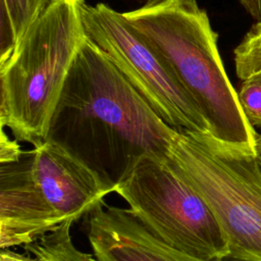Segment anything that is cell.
I'll use <instances>...</instances> for the list:
<instances>
[{
	"instance_id": "cell-1",
	"label": "cell",
	"mask_w": 261,
	"mask_h": 261,
	"mask_svg": "<svg viewBox=\"0 0 261 261\" xmlns=\"http://www.w3.org/2000/svg\"><path fill=\"white\" fill-rule=\"evenodd\" d=\"M174 134L87 39L65 81L46 140L86 165L114 193L142 158H167Z\"/></svg>"
},
{
	"instance_id": "cell-2",
	"label": "cell",
	"mask_w": 261,
	"mask_h": 261,
	"mask_svg": "<svg viewBox=\"0 0 261 261\" xmlns=\"http://www.w3.org/2000/svg\"><path fill=\"white\" fill-rule=\"evenodd\" d=\"M136 32L169 64L218 141L257 154L258 133L245 116L225 71L218 35L197 0H148L123 12Z\"/></svg>"
},
{
	"instance_id": "cell-3",
	"label": "cell",
	"mask_w": 261,
	"mask_h": 261,
	"mask_svg": "<svg viewBox=\"0 0 261 261\" xmlns=\"http://www.w3.org/2000/svg\"><path fill=\"white\" fill-rule=\"evenodd\" d=\"M86 0H57L0 58V125L37 147L50 122L77 53L87 40Z\"/></svg>"
},
{
	"instance_id": "cell-4",
	"label": "cell",
	"mask_w": 261,
	"mask_h": 261,
	"mask_svg": "<svg viewBox=\"0 0 261 261\" xmlns=\"http://www.w3.org/2000/svg\"><path fill=\"white\" fill-rule=\"evenodd\" d=\"M112 192L50 141L0 167V248L28 245L104 205Z\"/></svg>"
},
{
	"instance_id": "cell-5",
	"label": "cell",
	"mask_w": 261,
	"mask_h": 261,
	"mask_svg": "<svg viewBox=\"0 0 261 261\" xmlns=\"http://www.w3.org/2000/svg\"><path fill=\"white\" fill-rule=\"evenodd\" d=\"M171 168L208 204L228 243L227 258L261 261V166L257 154L210 133L175 129Z\"/></svg>"
},
{
	"instance_id": "cell-6",
	"label": "cell",
	"mask_w": 261,
	"mask_h": 261,
	"mask_svg": "<svg viewBox=\"0 0 261 261\" xmlns=\"http://www.w3.org/2000/svg\"><path fill=\"white\" fill-rule=\"evenodd\" d=\"M114 193L167 246L207 260L228 257L226 237L212 210L171 168L168 157L142 158Z\"/></svg>"
},
{
	"instance_id": "cell-7",
	"label": "cell",
	"mask_w": 261,
	"mask_h": 261,
	"mask_svg": "<svg viewBox=\"0 0 261 261\" xmlns=\"http://www.w3.org/2000/svg\"><path fill=\"white\" fill-rule=\"evenodd\" d=\"M86 37L119 70L154 111L174 129L209 133L197 103L169 64L106 3L83 8Z\"/></svg>"
},
{
	"instance_id": "cell-8",
	"label": "cell",
	"mask_w": 261,
	"mask_h": 261,
	"mask_svg": "<svg viewBox=\"0 0 261 261\" xmlns=\"http://www.w3.org/2000/svg\"><path fill=\"white\" fill-rule=\"evenodd\" d=\"M87 237L96 261H240L207 260L175 250L151 233L129 208L99 206L88 215Z\"/></svg>"
},
{
	"instance_id": "cell-9",
	"label": "cell",
	"mask_w": 261,
	"mask_h": 261,
	"mask_svg": "<svg viewBox=\"0 0 261 261\" xmlns=\"http://www.w3.org/2000/svg\"><path fill=\"white\" fill-rule=\"evenodd\" d=\"M72 224L73 222H66L24 245L28 255L1 249L0 261H96L94 254L75 247L70 234Z\"/></svg>"
},
{
	"instance_id": "cell-10",
	"label": "cell",
	"mask_w": 261,
	"mask_h": 261,
	"mask_svg": "<svg viewBox=\"0 0 261 261\" xmlns=\"http://www.w3.org/2000/svg\"><path fill=\"white\" fill-rule=\"evenodd\" d=\"M57 0H0V58L17 44L29 27Z\"/></svg>"
},
{
	"instance_id": "cell-11",
	"label": "cell",
	"mask_w": 261,
	"mask_h": 261,
	"mask_svg": "<svg viewBox=\"0 0 261 261\" xmlns=\"http://www.w3.org/2000/svg\"><path fill=\"white\" fill-rule=\"evenodd\" d=\"M237 76L244 81L261 73V20H257L233 50Z\"/></svg>"
},
{
	"instance_id": "cell-12",
	"label": "cell",
	"mask_w": 261,
	"mask_h": 261,
	"mask_svg": "<svg viewBox=\"0 0 261 261\" xmlns=\"http://www.w3.org/2000/svg\"><path fill=\"white\" fill-rule=\"evenodd\" d=\"M238 98L251 125L261 128V73L242 81Z\"/></svg>"
},
{
	"instance_id": "cell-13",
	"label": "cell",
	"mask_w": 261,
	"mask_h": 261,
	"mask_svg": "<svg viewBox=\"0 0 261 261\" xmlns=\"http://www.w3.org/2000/svg\"><path fill=\"white\" fill-rule=\"evenodd\" d=\"M18 141L10 140L5 134L3 128H1V140H0V162L1 164L11 163L19 159L22 154Z\"/></svg>"
},
{
	"instance_id": "cell-14",
	"label": "cell",
	"mask_w": 261,
	"mask_h": 261,
	"mask_svg": "<svg viewBox=\"0 0 261 261\" xmlns=\"http://www.w3.org/2000/svg\"><path fill=\"white\" fill-rule=\"evenodd\" d=\"M239 2L252 18L261 20V0H239Z\"/></svg>"
},
{
	"instance_id": "cell-15",
	"label": "cell",
	"mask_w": 261,
	"mask_h": 261,
	"mask_svg": "<svg viewBox=\"0 0 261 261\" xmlns=\"http://www.w3.org/2000/svg\"><path fill=\"white\" fill-rule=\"evenodd\" d=\"M257 158L261 166V137L259 136V134H258V145H257Z\"/></svg>"
},
{
	"instance_id": "cell-16",
	"label": "cell",
	"mask_w": 261,
	"mask_h": 261,
	"mask_svg": "<svg viewBox=\"0 0 261 261\" xmlns=\"http://www.w3.org/2000/svg\"><path fill=\"white\" fill-rule=\"evenodd\" d=\"M259 135H260V137H261V133H259Z\"/></svg>"
},
{
	"instance_id": "cell-17",
	"label": "cell",
	"mask_w": 261,
	"mask_h": 261,
	"mask_svg": "<svg viewBox=\"0 0 261 261\" xmlns=\"http://www.w3.org/2000/svg\"><path fill=\"white\" fill-rule=\"evenodd\" d=\"M259 136H260V135H259Z\"/></svg>"
}]
</instances>
